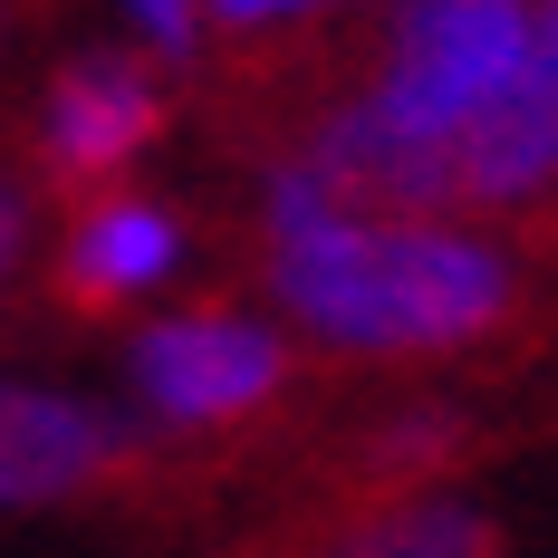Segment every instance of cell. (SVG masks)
<instances>
[{"label":"cell","instance_id":"6da1fadb","mask_svg":"<svg viewBox=\"0 0 558 558\" xmlns=\"http://www.w3.org/2000/svg\"><path fill=\"white\" fill-rule=\"evenodd\" d=\"M270 289L328 347L395 356V347H462L510 308V260L492 241L434 222L347 213L318 173H279L270 193Z\"/></svg>","mask_w":558,"mask_h":558},{"label":"cell","instance_id":"7a4b0ae2","mask_svg":"<svg viewBox=\"0 0 558 558\" xmlns=\"http://www.w3.org/2000/svg\"><path fill=\"white\" fill-rule=\"evenodd\" d=\"M279 376H289L279 337L251 318H222V308H193V318H165L155 337H135V386L173 424H231V414L270 404Z\"/></svg>","mask_w":558,"mask_h":558},{"label":"cell","instance_id":"3957f363","mask_svg":"<svg viewBox=\"0 0 558 558\" xmlns=\"http://www.w3.org/2000/svg\"><path fill=\"white\" fill-rule=\"evenodd\" d=\"M155 125H165V87L135 58H77L49 87V165L68 183H97L125 155H145Z\"/></svg>","mask_w":558,"mask_h":558},{"label":"cell","instance_id":"277c9868","mask_svg":"<svg viewBox=\"0 0 558 558\" xmlns=\"http://www.w3.org/2000/svg\"><path fill=\"white\" fill-rule=\"evenodd\" d=\"M107 462H116V434L97 424V414L0 386V501L68 492V482H87V472H107Z\"/></svg>","mask_w":558,"mask_h":558},{"label":"cell","instance_id":"5b68a950","mask_svg":"<svg viewBox=\"0 0 558 558\" xmlns=\"http://www.w3.org/2000/svg\"><path fill=\"white\" fill-rule=\"evenodd\" d=\"M165 260H173V222L155 213V203H135V193H107L87 222L68 231L58 299H68V308H116L125 289H145Z\"/></svg>","mask_w":558,"mask_h":558},{"label":"cell","instance_id":"8992f818","mask_svg":"<svg viewBox=\"0 0 558 558\" xmlns=\"http://www.w3.org/2000/svg\"><path fill=\"white\" fill-rule=\"evenodd\" d=\"M328 558H492V520H472L452 501H404V510L356 520Z\"/></svg>","mask_w":558,"mask_h":558},{"label":"cell","instance_id":"52a82bcc","mask_svg":"<svg viewBox=\"0 0 558 558\" xmlns=\"http://www.w3.org/2000/svg\"><path fill=\"white\" fill-rule=\"evenodd\" d=\"M10 251H20V193L0 183V270H10Z\"/></svg>","mask_w":558,"mask_h":558}]
</instances>
